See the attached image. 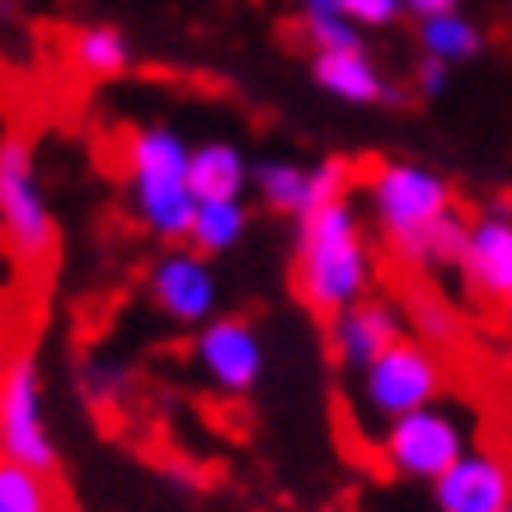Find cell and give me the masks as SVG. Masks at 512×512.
Masks as SVG:
<instances>
[{"instance_id":"obj_1","label":"cell","mask_w":512,"mask_h":512,"mask_svg":"<svg viewBox=\"0 0 512 512\" xmlns=\"http://www.w3.org/2000/svg\"><path fill=\"white\" fill-rule=\"evenodd\" d=\"M362 198L376 235L404 268H456L466 245V217L456 207V188L442 170L423 160H381L362 179Z\"/></svg>"},{"instance_id":"obj_2","label":"cell","mask_w":512,"mask_h":512,"mask_svg":"<svg viewBox=\"0 0 512 512\" xmlns=\"http://www.w3.org/2000/svg\"><path fill=\"white\" fill-rule=\"evenodd\" d=\"M376 287V254L367 217L353 198L325 202L296 221L292 235V292L315 315H339Z\"/></svg>"},{"instance_id":"obj_3","label":"cell","mask_w":512,"mask_h":512,"mask_svg":"<svg viewBox=\"0 0 512 512\" xmlns=\"http://www.w3.org/2000/svg\"><path fill=\"white\" fill-rule=\"evenodd\" d=\"M127 198L141 231L156 235L160 245H184L198 198L188 188V141L170 123H141L127 132L123 146Z\"/></svg>"},{"instance_id":"obj_4","label":"cell","mask_w":512,"mask_h":512,"mask_svg":"<svg viewBox=\"0 0 512 512\" xmlns=\"http://www.w3.org/2000/svg\"><path fill=\"white\" fill-rule=\"evenodd\" d=\"M470 447H475L470 414L456 409L451 400L423 404L414 414L395 419L390 428H381V437H376L381 466L395 480H409V484H437Z\"/></svg>"},{"instance_id":"obj_5","label":"cell","mask_w":512,"mask_h":512,"mask_svg":"<svg viewBox=\"0 0 512 512\" xmlns=\"http://www.w3.org/2000/svg\"><path fill=\"white\" fill-rule=\"evenodd\" d=\"M0 461H15L38 475H57L62 451L47 423V381L33 348H15L0 362Z\"/></svg>"},{"instance_id":"obj_6","label":"cell","mask_w":512,"mask_h":512,"mask_svg":"<svg viewBox=\"0 0 512 512\" xmlns=\"http://www.w3.org/2000/svg\"><path fill=\"white\" fill-rule=\"evenodd\" d=\"M0 240L15 264H38L57 240L38 156H33V141L24 132L0 137Z\"/></svg>"},{"instance_id":"obj_7","label":"cell","mask_w":512,"mask_h":512,"mask_svg":"<svg viewBox=\"0 0 512 512\" xmlns=\"http://www.w3.org/2000/svg\"><path fill=\"white\" fill-rule=\"evenodd\" d=\"M442 386H447L442 357L433 348H423L419 339H400L395 348H386V353L376 357L367 372H357L353 400H357L362 423L390 428L404 414L442 400Z\"/></svg>"},{"instance_id":"obj_8","label":"cell","mask_w":512,"mask_h":512,"mask_svg":"<svg viewBox=\"0 0 512 512\" xmlns=\"http://www.w3.org/2000/svg\"><path fill=\"white\" fill-rule=\"evenodd\" d=\"M193 367L207 386L226 400H245L264 386L268 376V343L254 320L245 315H217L212 325L193 334Z\"/></svg>"},{"instance_id":"obj_9","label":"cell","mask_w":512,"mask_h":512,"mask_svg":"<svg viewBox=\"0 0 512 512\" xmlns=\"http://www.w3.org/2000/svg\"><path fill=\"white\" fill-rule=\"evenodd\" d=\"M146 296L170 325L202 329L221 315V278L212 259L193 254L188 245H170L146 268Z\"/></svg>"},{"instance_id":"obj_10","label":"cell","mask_w":512,"mask_h":512,"mask_svg":"<svg viewBox=\"0 0 512 512\" xmlns=\"http://www.w3.org/2000/svg\"><path fill=\"white\" fill-rule=\"evenodd\" d=\"M456 273L489 306L512 311V202H489L480 217L466 221V245L456 259Z\"/></svg>"},{"instance_id":"obj_11","label":"cell","mask_w":512,"mask_h":512,"mask_svg":"<svg viewBox=\"0 0 512 512\" xmlns=\"http://www.w3.org/2000/svg\"><path fill=\"white\" fill-rule=\"evenodd\" d=\"M400 339H409V329H404V311L390 301V296H362L357 306L348 311L329 315L325 320V343H329V357L339 362L348 376L367 372L376 357L395 348Z\"/></svg>"},{"instance_id":"obj_12","label":"cell","mask_w":512,"mask_h":512,"mask_svg":"<svg viewBox=\"0 0 512 512\" xmlns=\"http://www.w3.org/2000/svg\"><path fill=\"white\" fill-rule=\"evenodd\" d=\"M433 489V512H512V466L489 447H470Z\"/></svg>"},{"instance_id":"obj_13","label":"cell","mask_w":512,"mask_h":512,"mask_svg":"<svg viewBox=\"0 0 512 512\" xmlns=\"http://www.w3.org/2000/svg\"><path fill=\"white\" fill-rule=\"evenodd\" d=\"M311 80L329 99L353 104V109H372V104H390V99H395V85H390L386 71L372 62L367 47H353V52H315Z\"/></svg>"},{"instance_id":"obj_14","label":"cell","mask_w":512,"mask_h":512,"mask_svg":"<svg viewBox=\"0 0 512 512\" xmlns=\"http://www.w3.org/2000/svg\"><path fill=\"white\" fill-rule=\"evenodd\" d=\"M188 188L198 202H240L249 193V160L226 137L188 146Z\"/></svg>"},{"instance_id":"obj_15","label":"cell","mask_w":512,"mask_h":512,"mask_svg":"<svg viewBox=\"0 0 512 512\" xmlns=\"http://www.w3.org/2000/svg\"><path fill=\"white\" fill-rule=\"evenodd\" d=\"M249 188L259 193L273 217H306L311 207V165H301L292 156H264L259 165H249Z\"/></svg>"},{"instance_id":"obj_16","label":"cell","mask_w":512,"mask_h":512,"mask_svg":"<svg viewBox=\"0 0 512 512\" xmlns=\"http://www.w3.org/2000/svg\"><path fill=\"white\" fill-rule=\"evenodd\" d=\"M71 62L90 80H118L132 71L137 52H132V38L118 24H85V29L71 33Z\"/></svg>"},{"instance_id":"obj_17","label":"cell","mask_w":512,"mask_h":512,"mask_svg":"<svg viewBox=\"0 0 512 512\" xmlns=\"http://www.w3.org/2000/svg\"><path fill=\"white\" fill-rule=\"evenodd\" d=\"M245 235H249L245 198L240 202H198L184 245L193 249V254H202V259H221V254H231Z\"/></svg>"},{"instance_id":"obj_18","label":"cell","mask_w":512,"mask_h":512,"mask_svg":"<svg viewBox=\"0 0 512 512\" xmlns=\"http://www.w3.org/2000/svg\"><path fill=\"white\" fill-rule=\"evenodd\" d=\"M480 47H484V29L470 15H461V10L419 24V52L428 62H442V66L470 62V57H480Z\"/></svg>"},{"instance_id":"obj_19","label":"cell","mask_w":512,"mask_h":512,"mask_svg":"<svg viewBox=\"0 0 512 512\" xmlns=\"http://www.w3.org/2000/svg\"><path fill=\"white\" fill-rule=\"evenodd\" d=\"M404 311V329H409V339H419L423 348H447L456 339V311H451V301L442 292H409V301L400 306Z\"/></svg>"},{"instance_id":"obj_20","label":"cell","mask_w":512,"mask_h":512,"mask_svg":"<svg viewBox=\"0 0 512 512\" xmlns=\"http://www.w3.org/2000/svg\"><path fill=\"white\" fill-rule=\"evenodd\" d=\"M0 512H57V489L38 470L0 461Z\"/></svg>"},{"instance_id":"obj_21","label":"cell","mask_w":512,"mask_h":512,"mask_svg":"<svg viewBox=\"0 0 512 512\" xmlns=\"http://www.w3.org/2000/svg\"><path fill=\"white\" fill-rule=\"evenodd\" d=\"M301 33L311 43V57L315 52H353V47H362V29H353L334 10H306L301 15Z\"/></svg>"},{"instance_id":"obj_22","label":"cell","mask_w":512,"mask_h":512,"mask_svg":"<svg viewBox=\"0 0 512 512\" xmlns=\"http://www.w3.org/2000/svg\"><path fill=\"white\" fill-rule=\"evenodd\" d=\"M334 15H343L353 29H390L400 24L404 0H334Z\"/></svg>"},{"instance_id":"obj_23","label":"cell","mask_w":512,"mask_h":512,"mask_svg":"<svg viewBox=\"0 0 512 512\" xmlns=\"http://www.w3.org/2000/svg\"><path fill=\"white\" fill-rule=\"evenodd\" d=\"M123 386H127V372L123 367H104V362H94L85 367V400L90 404H118L123 400Z\"/></svg>"},{"instance_id":"obj_24","label":"cell","mask_w":512,"mask_h":512,"mask_svg":"<svg viewBox=\"0 0 512 512\" xmlns=\"http://www.w3.org/2000/svg\"><path fill=\"white\" fill-rule=\"evenodd\" d=\"M447 85H451V66L419 57V66H414V94H419V99H442Z\"/></svg>"},{"instance_id":"obj_25","label":"cell","mask_w":512,"mask_h":512,"mask_svg":"<svg viewBox=\"0 0 512 512\" xmlns=\"http://www.w3.org/2000/svg\"><path fill=\"white\" fill-rule=\"evenodd\" d=\"M456 10H461V0H404V15H414L419 24L437 15H456Z\"/></svg>"},{"instance_id":"obj_26","label":"cell","mask_w":512,"mask_h":512,"mask_svg":"<svg viewBox=\"0 0 512 512\" xmlns=\"http://www.w3.org/2000/svg\"><path fill=\"white\" fill-rule=\"evenodd\" d=\"M15 15V0H0V19H10Z\"/></svg>"},{"instance_id":"obj_27","label":"cell","mask_w":512,"mask_h":512,"mask_svg":"<svg viewBox=\"0 0 512 512\" xmlns=\"http://www.w3.org/2000/svg\"><path fill=\"white\" fill-rule=\"evenodd\" d=\"M508 320H512V311H508Z\"/></svg>"}]
</instances>
